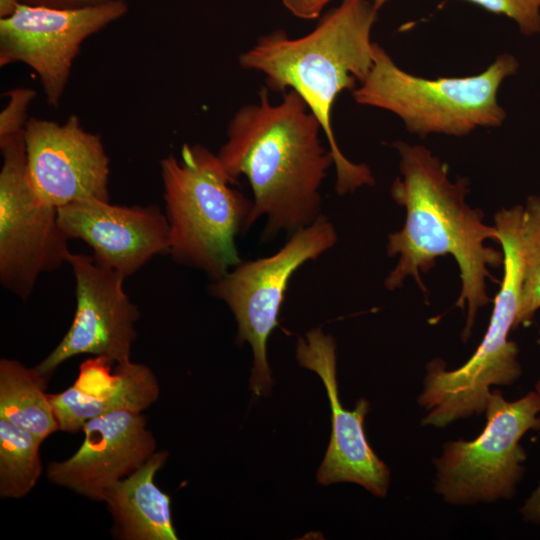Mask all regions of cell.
I'll return each mask as SVG.
<instances>
[{"label": "cell", "mask_w": 540, "mask_h": 540, "mask_svg": "<svg viewBox=\"0 0 540 540\" xmlns=\"http://www.w3.org/2000/svg\"><path fill=\"white\" fill-rule=\"evenodd\" d=\"M20 4V0H0V19L14 15Z\"/></svg>", "instance_id": "26"}, {"label": "cell", "mask_w": 540, "mask_h": 540, "mask_svg": "<svg viewBox=\"0 0 540 540\" xmlns=\"http://www.w3.org/2000/svg\"><path fill=\"white\" fill-rule=\"evenodd\" d=\"M67 262L75 278L76 310L62 340L35 366L47 378L62 363L82 354L115 363L129 361L137 338L140 311L124 291L125 277L98 264L93 256L70 252Z\"/></svg>", "instance_id": "11"}, {"label": "cell", "mask_w": 540, "mask_h": 540, "mask_svg": "<svg viewBox=\"0 0 540 540\" xmlns=\"http://www.w3.org/2000/svg\"><path fill=\"white\" fill-rule=\"evenodd\" d=\"M517 69V60L505 53L480 74L429 80L399 68L375 43L373 65L353 97L360 105L392 112L420 137L431 133L464 136L477 127L503 123L506 113L498 104V90Z\"/></svg>", "instance_id": "6"}, {"label": "cell", "mask_w": 540, "mask_h": 540, "mask_svg": "<svg viewBox=\"0 0 540 540\" xmlns=\"http://www.w3.org/2000/svg\"><path fill=\"white\" fill-rule=\"evenodd\" d=\"M379 10L388 0H371ZM484 10L513 20L522 34L540 32V0H466Z\"/></svg>", "instance_id": "21"}, {"label": "cell", "mask_w": 540, "mask_h": 540, "mask_svg": "<svg viewBox=\"0 0 540 540\" xmlns=\"http://www.w3.org/2000/svg\"><path fill=\"white\" fill-rule=\"evenodd\" d=\"M332 0H282L284 7L294 16L313 20L320 16L323 8Z\"/></svg>", "instance_id": "23"}, {"label": "cell", "mask_w": 540, "mask_h": 540, "mask_svg": "<svg viewBox=\"0 0 540 540\" xmlns=\"http://www.w3.org/2000/svg\"><path fill=\"white\" fill-rule=\"evenodd\" d=\"M44 440L0 419V498L22 499L43 472L40 446Z\"/></svg>", "instance_id": "19"}, {"label": "cell", "mask_w": 540, "mask_h": 540, "mask_svg": "<svg viewBox=\"0 0 540 540\" xmlns=\"http://www.w3.org/2000/svg\"><path fill=\"white\" fill-rule=\"evenodd\" d=\"M169 254L214 280L242 260L236 237L249 227L253 201L232 187L217 154L201 144H184L180 156L161 161Z\"/></svg>", "instance_id": "4"}, {"label": "cell", "mask_w": 540, "mask_h": 540, "mask_svg": "<svg viewBox=\"0 0 540 540\" xmlns=\"http://www.w3.org/2000/svg\"><path fill=\"white\" fill-rule=\"evenodd\" d=\"M169 453L156 451L142 466L112 485L103 502L120 540H177L171 497L155 483Z\"/></svg>", "instance_id": "17"}, {"label": "cell", "mask_w": 540, "mask_h": 540, "mask_svg": "<svg viewBox=\"0 0 540 540\" xmlns=\"http://www.w3.org/2000/svg\"><path fill=\"white\" fill-rule=\"evenodd\" d=\"M377 11L371 0H343L308 34L290 38L282 30L274 31L239 57L243 69L265 76L268 90L295 91L318 119L334 160L335 190L341 196L375 182L366 164L351 162L342 153L331 116L337 96L353 89L357 80L361 83L373 65L371 31Z\"/></svg>", "instance_id": "3"}, {"label": "cell", "mask_w": 540, "mask_h": 540, "mask_svg": "<svg viewBox=\"0 0 540 540\" xmlns=\"http://www.w3.org/2000/svg\"><path fill=\"white\" fill-rule=\"evenodd\" d=\"M321 125L293 90L273 104L262 87L257 103L231 118L217 156L236 184L245 176L253 193L251 227L265 218L264 239L290 235L321 214V185L334 165L321 141Z\"/></svg>", "instance_id": "2"}, {"label": "cell", "mask_w": 540, "mask_h": 540, "mask_svg": "<svg viewBox=\"0 0 540 540\" xmlns=\"http://www.w3.org/2000/svg\"><path fill=\"white\" fill-rule=\"evenodd\" d=\"M523 206L501 209L494 216L504 254V277L494 300L489 326L471 358L455 370L441 359L427 364L419 404L429 412L423 425L444 427L485 412L490 386L510 385L521 375L517 344L508 339L519 311L521 259L519 227Z\"/></svg>", "instance_id": "5"}, {"label": "cell", "mask_w": 540, "mask_h": 540, "mask_svg": "<svg viewBox=\"0 0 540 540\" xmlns=\"http://www.w3.org/2000/svg\"><path fill=\"white\" fill-rule=\"evenodd\" d=\"M27 171L37 195L59 208L109 201V157L98 134L71 115L64 123L29 118L24 128Z\"/></svg>", "instance_id": "12"}, {"label": "cell", "mask_w": 540, "mask_h": 540, "mask_svg": "<svg viewBox=\"0 0 540 540\" xmlns=\"http://www.w3.org/2000/svg\"><path fill=\"white\" fill-rule=\"evenodd\" d=\"M400 155L397 177L390 189L393 200L405 208L404 226L390 233L389 257L398 256L395 268L385 279L388 290L402 286L411 276L426 291L420 277L433 268L438 257L451 255L460 269L461 291L456 307L466 309L462 338L471 333L479 308L491 302L486 293L488 267L503 265L504 254L487 247L485 241L499 242L495 226L483 222L484 214L466 203L468 180L449 179L448 165L421 145L403 141L393 144Z\"/></svg>", "instance_id": "1"}, {"label": "cell", "mask_w": 540, "mask_h": 540, "mask_svg": "<svg viewBox=\"0 0 540 540\" xmlns=\"http://www.w3.org/2000/svg\"><path fill=\"white\" fill-rule=\"evenodd\" d=\"M58 222L69 239L90 246L98 264L125 278L155 255L169 253V224L156 205L78 201L58 208Z\"/></svg>", "instance_id": "15"}, {"label": "cell", "mask_w": 540, "mask_h": 540, "mask_svg": "<svg viewBox=\"0 0 540 540\" xmlns=\"http://www.w3.org/2000/svg\"><path fill=\"white\" fill-rule=\"evenodd\" d=\"M485 413L486 425L477 438L447 442L435 461V489L450 504L512 497L526 459L520 440L527 431L540 430L536 392L510 402L495 390Z\"/></svg>", "instance_id": "8"}, {"label": "cell", "mask_w": 540, "mask_h": 540, "mask_svg": "<svg viewBox=\"0 0 540 540\" xmlns=\"http://www.w3.org/2000/svg\"><path fill=\"white\" fill-rule=\"evenodd\" d=\"M0 281L22 300L37 278L67 262L69 238L58 208L35 192L27 171L24 132L0 141Z\"/></svg>", "instance_id": "9"}, {"label": "cell", "mask_w": 540, "mask_h": 540, "mask_svg": "<svg viewBox=\"0 0 540 540\" xmlns=\"http://www.w3.org/2000/svg\"><path fill=\"white\" fill-rule=\"evenodd\" d=\"M521 289L515 328L532 320L540 308V197L530 196L519 227Z\"/></svg>", "instance_id": "20"}, {"label": "cell", "mask_w": 540, "mask_h": 540, "mask_svg": "<svg viewBox=\"0 0 540 540\" xmlns=\"http://www.w3.org/2000/svg\"><path fill=\"white\" fill-rule=\"evenodd\" d=\"M6 95L7 104L0 113V141L24 132L29 120L27 112L37 93L32 88L19 87Z\"/></svg>", "instance_id": "22"}, {"label": "cell", "mask_w": 540, "mask_h": 540, "mask_svg": "<svg viewBox=\"0 0 540 540\" xmlns=\"http://www.w3.org/2000/svg\"><path fill=\"white\" fill-rule=\"evenodd\" d=\"M296 359L303 368L314 371L323 381L331 408L332 431L324 459L317 471L320 484L356 483L377 497H384L390 472L372 450L365 436L364 419L369 402L360 399L353 410L345 409L338 396L336 342L320 328L299 337Z\"/></svg>", "instance_id": "13"}, {"label": "cell", "mask_w": 540, "mask_h": 540, "mask_svg": "<svg viewBox=\"0 0 540 540\" xmlns=\"http://www.w3.org/2000/svg\"><path fill=\"white\" fill-rule=\"evenodd\" d=\"M140 412L120 410L86 422L84 439L74 454L47 465L50 483L103 502L107 490L142 466L157 440Z\"/></svg>", "instance_id": "14"}, {"label": "cell", "mask_w": 540, "mask_h": 540, "mask_svg": "<svg viewBox=\"0 0 540 540\" xmlns=\"http://www.w3.org/2000/svg\"><path fill=\"white\" fill-rule=\"evenodd\" d=\"M159 384L146 365L115 363L95 356L80 365L75 382L50 394L59 431L78 433L92 418L120 410L142 413L159 397Z\"/></svg>", "instance_id": "16"}, {"label": "cell", "mask_w": 540, "mask_h": 540, "mask_svg": "<svg viewBox=\"0 0 540 540\" xmlns=\"http://www.w3.org/2000/svg\"><path fill=\"white\" fill-rule=\"evenodd\" d=\"M111 0H20L22 4L56 9H79L100 5Z\"/></svg>", "instance_id": "24"}, {"label": "cell", "mask_w": 540, "mask_h": 540, "mask_svg": "<svg viewBox=\"0 0 540 540\" xmlns=\"http://www.w3.org/2000/svg\"><path fill=\"white\" fill-rule=\"evenodd\" d=\"M535 389L540 398V380L536 383ZM521 511L525 520L533 523H540V484L525 502Z\"/></svg>", "instance_id": "25"}, {"label": "cell", "mask_w": 540, "mask_h": 540, "mask_svg": "<svg viewBox=\"0 0 540 540\" xmlns=\"http://www.w3.org/2000/svg\"><path fill=\"white\" fill-rule=\"evenodd\" d=\"M333 223L323 213L311 224L291 234L274 254L241 261L209 286L212 296L227 304L237 322L236 343L248 342L253 352L250 389L255 396L272 386L267 341L278 327L279 313L294 273L333 248L337 242Z\"/></svg>", "instance_id": "7"}, {"label": "cell", "mask_w": 540, "mask_h": 540, "mask_svg": "<svg viewBox=\"0 0 540 540\" xmlns=\"http://www.w3.org/2000/svg\"><path fill=\"white\" fill-rule=\"evenodd\" d=\"M128 11L125 0L56 9L20 4L0 19V66L23 63L34 70L48 105L57 108L82 43Z\"/></svg>", "instance_id": "10"}, {"label": "cell", "mask_w": 540, "mask_h": 540, "mask_svg": "<svg viewBox=\"0 0 540 540\" xmlns=\"http://www.w3.org/2000/svg\"><path fill=\"white\" fill-rule=\"evenodd\" d=\"M48 378L22 362L0 359V419L23 428L43 440L59 431L47 393Z\"/></svg>", "instance_id": "18"}]
</instances>
